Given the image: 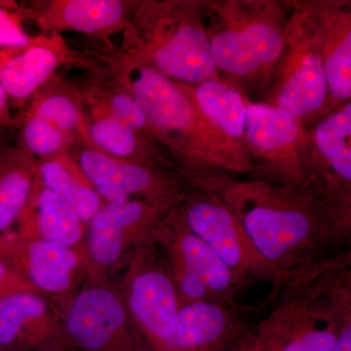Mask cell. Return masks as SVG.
<instances>
[{"label": "cell", "instance_id": "ba28073f", "mask_svg": "<svg viewBox=\"0 0 351 351\" xmlns=\"http://www.w3.org/2000/svg\"><path fill=\"white\" fill-rule=\"evenodd\" d=\"M64 66L100 73L95 58L73 49L62 34H39L25 47H0V85L11 108L21 110Z\"/></svg>", "mask_w": 351, "mask_h": 351}, {"label": "cell", "instance_id": "ffe728a7", "mask_svg": "<svg viewBox=\"0 0 351 351\" xmlns=\"http://www.w3.org/2000/svg\"><path fill=\"white\" fill-rule=\"evenodd\" d=\"M20 112L45 120L73 140L75 147H91L86 110L77 87L57 75L39 89Z\"/></svg>", "mask_w": 351, "mask_h": 351}, {"label": "cell", "instance_id": "8992f818", "mask_svg": "<svg viewBox=\"0 0 351 351\" xmlns=\"http://www.w3.org/2000/svg\"><path fill=\"white\" fill-rule=\"evenodd\" d=\"M197 186L175 205L184 225L249 285L270 282L272 290L280 288V278L256 250L232 210L213 191Z\"/></svg>", "mask_w": 351, "mask_h": 351}, {"label": "cell", "instance_id": "6da1fadb", "mask_svg": "<svg viewBox=\"0 0 351 351\" xmlns=\"http://www.w3.org/2000/svg\"><path fill=\"white\" fill-rule=\"evenodd\" d=\"M225 201L282 285L350 250V217L301 186L263 182L196 181Z\"/></svg>", "mask_w": 351, "mask_h": 351}, {"label": "cell", "instance_id": "d6a6232c", "mask_svg": "<svg viewBox=\"0 0 351 351\" xmlns=\"http://www.w3.org/2000/svg\"><path fill=\"white\" fill-rule=\"evenodd\" d=\"M36 351H76L75 348H71L69 343H61V345L49 346V348H41Z\"/></svg>", "mask_w": 351, "mask_h": 351}, {"label": "cell", "instance_id": "9c48e42d", "mask_svg": "<svg viewBox=\"0 0 351 351\" xmlns=\"http://www.w3.org/2000/svg\"><path fill=\"white\" fill-rule=\"evenodd\" d=\"M69 154L105 203L140 199L172 208L186 193L152 165L115 158L83 145H76Z\"/></svg>", "mask_w": 351, "mask_h": 351}, {"label": "cell", "instance_id": "4dcf8cb0", "mask_svg": "<svg viewBox=\"0 0 351 351\" xmlns=\"http://www.w3.org/2000/svg\"><path fill=\"white\" fill-rule=\"evenodd\" d=\"M13 127H15V115L8 96L0 85V130H9Z\"/></svg>", "mask_w": 351, "mask_h": 351}, {"label": "cell", "instance_id": "e575fe53", "mask_svg": "<svg viewBox=\"0 0 351 351\" xmlns=\"http://www.w3.org/2000/svg\"><path fill=\"white\" fill-rule=\"evenodd\" d=\"M0 351H5L3 350V348H1V346H0Z\"/></svg>", "mask_w": 351, "mask_h": 351}, {"label": "cell", "instance_id": "7c38bea8", "mask_svg": "<svg viewBox=\"0 0 351 351\" xmlns=\"http://www.w3.org/2000/svg\"><path fill=\"white\" fill-rule=\"evenodd\" d=\"M0 257L44 297L69 294L82 269L92 270L85 252L19 232L0 237Z\"/></svg>", "mask_w": 351, "mask_h": 351}, {"label": "cell", "instance_id": "83f0119b", "mask_svg": "<svg viewBox=\"0 0 351 351\" xmlns=\"http://www.w3.org/2000/svg\"><path fill=\"white\" fill-rule=\"evenodd\" d=\"M328 92L339 101L351 96V32L350 24L328 40L322 53Z\"/></svg>", "mask_w": 351, "mask_h": 351}, {"label": "cell", "instance_id": "d6986e66", "mask_svg": "<svg viewBox=\"0 0 351 351\" xmlns=\"http://www.w3.org/2000/svg\"><path fill=\"white\" fill-rule=\"evenodd\" d=\"M302 284L291 278L270 295L269 313L252 323L230 351H282L294 329L301 306Z\"/></svg>", "mask_w": 351, "mask_h": 351}, {"label": "cell", "instance_id": "7402d4cb", "mask_svg": "<svg viewBox=\"0 0 351 351\" xmlns=\"http://www.w3.org/2000/svg\"><path fill=\"white\" fill-rule=\"evenodd\" d=\"M36 182V159L19 145H5L0 151V237L19 221Z\"/></svg>", "mask_w": 351, "mask_h": 351}, {"label": "cell", "instance_id": "8fae6325", "mask_svg": "<svg viewBox=\"0 0 351 351\" xmlns=\"http://www.w3.org/2000/svg\"><path fill=\"white\" fill-rule=\"evenodd\" d=\"M175 205L159 219L152 233L161 257L198 277L217 302L237 304L239 295L251 286L237 276L206 242L189 230Z\"/></svg>", "mask_w": 351, "mask_h": 351}, {"label": "cell", "instance_id": "f1b7e54d", "mask_svg": "<svg viewBox=\"0 0 351 351\" xmlns=\"http://www.w3.org/2000/svg\"><path fill=\"white\" fill-rule=\"evenodd\" d=\"M24 21L17 2L0 1V47L21 48L32 43L36 36L25 32Z\"/></svg>", "mask_w": 351, "mask_h": 351}, {"label": "cell", "instance_id": "4316f807", "mask_svg": "<svg viewBox=\"0 0 351 351\" xmlns=\"http://www.w3.org/2000/svg\"><path fill=\"white\" fill-rule=\"evenodd\" d=\"M15 127L19 129L20 147L36 160L69 154L75 147L68 136L34 115L20 112L15 115Z\"/></svg>", "mask_w": 351, "mask_h": 351}, {"label": "cell", "instance_id": "30bf717a", "mask_svg": "<svg viewBox=\"0 0 351 351\" xmlns=\"http://www.w3.org/2000/svg\"><path fill=\"white\" fill-rule=\"evenodd\" d=\"M171 208L140 199L105 203L87 223V257L92 270L119 265L151 237Z\"/></svg>", "mask_w": 351, "mask_h": 351}, {"label": "cell", "instance_id": "1f68e13d", "mask_svg": "<svg viewBox=\"0 0 351 351\" xmlns=\"http://www.w3.org/2000/svg\"><path fill=\"white\" fill-rule=\"evenodd\" d=\"M331 351H351V318L343 323Z\"/></svg>", "mask_w": 351, "mask_h": 351}, {"label": "cell", "instance_id": "277c9868", "mask_svg": "<svg viewBox=\"0 0 351 351\" xmlns=\"http://www.w3.org/2000/svg\"><path fill=\"white\" fill-rule=\"evenodd\" d=\"M302 298L282 351H331L351 318V252L301 272Z\"/></svg>", "mask_w": 351, "mask_h": 351}, {"label": "cell", "instance_id": "836d02e7", "mask_svg": "<svg viewBox=\"0 0 351 351\" xmlns=\"http://www.w3.org/2000/svg\"><path fill=\"white\" fill-rule=\"evenodd\" d=\"M6 130H0V151H1V149H3L5 145H7L5 138H4V132Z\"/></svg>", "mask_w": 351, "mask_h": 351}, {"label": "cell", "instance_id": "44dd1931", "mask_svg": "<svg viewBox=\"0 0 351 351\" xmlns=\"http://www.w3.org/2000/svg\"><path fill=\"white\" fill-rule=\"evenodd\" d=\"M351 105L346 104L315 129L314 138L328 167L332 171V203L350 217Z\"/></svg>", "mask_w": 351, "mask_h": 351}, {"label": "cell", "instance_id": "5b68a950", "mask_svg": "<svg viewBox=\"0 0 351 351\" xmlns=\"http://www.w3.org/2000/svg\"><path fill=\"white\" fill-rule=\"evenodd\" d=\"M120 295L147 350L163 351L182 304L152 235L134 252Z\"/></svg>", "mask_w": 351, "mask_h": 351}, {"label": "cell", "instance_id": "5bb4252c", "mask_svg": "<svg viewBox=\"0 0 351 351\" xmlns=\"http://www.w3.org/2000/svg\"><path fill=\"white\" fill-rule=\"evenodd\" d=\"M256 307L219 302L184 304L163 351H230L252 324Z\"/></svg>", "mask_w": 351, "mask_h": 351}, {"label": "cell", "instance_id": "52a82bcc", "mask_svg": "<svg viewBox=\"0 0 351 351\" xmlns=\"http://www.w3.org/2000/svg\"><path fill=\"white\" fill-rule=\"evenodd\" d=\"M62 324L76 351H147L121 295L101 281L88 284L69 300Z\"/></svg>", "mask_w": 351, "mask_h": 351}, {"label": "cell", "instance_id": "484cf974", "mask_svg": "<svg viewBox=\"0 0 351 351\" xmlns=\"http://www.w3.org/2000/svg\"><path fill=\"white\" fill-rule=\"evenodd\" d=\"M245 132L262 156L278 159L277 152H285L297 142L300 126L274 106L252 103L247 104Z\"/></svg>", "mask_w": 351, "mask_h": 351}, {"label": "cell", "instance_id": "f546056e", "mask_svg": "<svg viewBox=\"0 0 351 351\" xmlns=\"http://www.w3.org/2000/svg\"><path fill=\"white\" fill-rule=\"evenodd\" d=\"M24 291L38 293L5 260L0 257V302L9 295Z\"/></svg>", "mask_w": 351, "mask_h": 351}, {"label": "cell", "instance_id": "ac0fdd59", "mask_svg": "<svg viewBox=\"0 0 351 351\" xmlns=\"http://www.w3.org/2000/svg\"><path fill=\"white\" fill-rule=\"evenodd\" d=\"M327 94L322 54L311 47L293 59L277 91L274 107L298 121L319 110Z\"/></svg>", "mask_w": 351, "mask_h": 351}, {"label": "cell", "instance_id": "603a6c76", "mask_svg": "<svg viewBox=\"0 0 351 351\" xmlns=\"http://www.w3.org/2000/svg\"><path fill=\"white\" fill-rule=\"evenodd\" d=\"M38 181L62 200L87 225L105 204L69 154L36 160Z\"/></svg>", "mask_w": 351, "mask_h": 351}, {"label": "cell", "instance_id": "cb8c5ba5", "mask_svg": "<svg viewBox=\"0 0 351 351\" xmlns=\"http://www.w3.org/2000/svg\"><path fill=\"white\" fill-rule=\"evenodd\" d=\"M180 84L219 135L228 138L243 137L247 104L235 88L219 80L200 83L195 88Z\"/></svg>", "mask_w": 351, "mask_h": 351}, {"label": "cell", "instance_id": "d4e9b609", "mask_svg": "<svg viewBox=\"0 0 351 351\" xmlns=\"http://www.w3.org/2000/svg\"><path fill=\"white\" fill-rule=\"evenodd\" d=\"M82 101L92 147L115 158L152 165L145 154L144 136L124 126L98 106Z\"/></svg>", "mask_w": 351, "mask_h": 351}, {"label": "cell", "instance_id": "e0dca14e", "mask_svg": "<svg viewBox=\"0 0 351 351\" xmlns=\"http://www.w3.org/2000/svg\"><path fill=\"white\" fill-rule=\"evenodd\" d=\"M18 223L21 234L86 253L80 247L84 239L86 225L59 196L43 186L38 178L31 200Z\"/></svg>", "mask_w": 351, "mask_h": 351}, {"label": "cell", "instance_id": "4fadbf2b", "mask_svg": "<svg viewBox=\"0 0 351 351\" xmlns=\"http://www.w3.org/2000/svg\"><path fill=\"white\" fill-rule=\"evenodd\" d=\"M132 6L122 0H46L18 4V11L38 25L40 34L78 32L112 49L110 38L131 29Z\"/></svg>", "mask_w": 351, "mask_h": 351}, {"label": "cell", "instance_id": "3957f363", "mask_svg": "<svg viewBox=\"0 0 351 351\" xmlns=\"http://www.w3.org/2000/svg\"><path fill=\"white\" fill-rule=\"evenodd\" d=\"M122 49L182 84L218 80L211 44L202 27L179 20L171 9L142 6L134 14Z\"/></svg>", "mask_w": 351, "mask_h": 351}, {"label": "cell", "instance_id": "9a60e30c", "mask_svg": "<svg viewBox=\"0 0 351 351\" xmlns=\"http://www.w3.org/2000/svg\"><path fill=\"white\" fill-rule=\"evenodd\" d=\"M68 343L62 316L47 298L17 292L0 302V346L5 351H36Z\"/></svg>", "mask_w": 351, "mask_h": 351}, {"label": "cell", "instance_id": "2e32d148", "mask_svg": "<svg viewBox=\"0 0 351 351\" xmlns=\"http://www.w3.org/2000/svg\"><path fill=\"white\" fill-rule=\"evenodd\" d=\"M210 44L217 69L241 76L254 75L274 63L284 49L280 32L262 21L217 32Z\"/></svg>", "mask_w": 351, "mask_h": 351}, {"label": "cell", "instance_id": "7a4b0ae2", "mask_svg": "<svg viewBox=\"0 0 351 351\" xmlns=\"http://www.w3.org/2000/svg\"><path fill=\"white\" fill-rule=\"evenodd\" d=\"M101 59L113 80L134 97L144 110L152 137L184 152L197 144L219 145L223 137L201 114L179 82L122 49H106Z\"/></svg>", "mask_w": 351, "mask_h": 351}]
</instances>
